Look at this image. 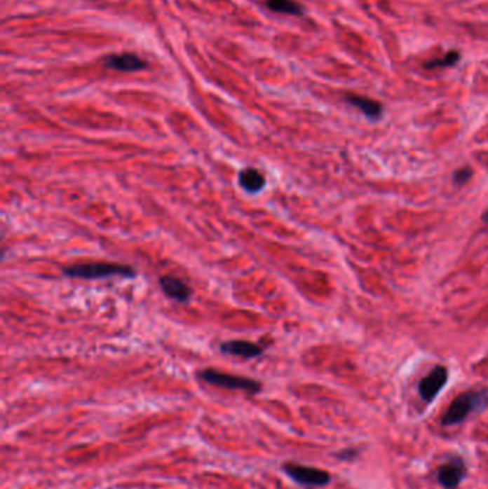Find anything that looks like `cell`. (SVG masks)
<instances>
[{
    "mask_svg": "<svg viewBox=\"0 0 488 489\" xmlns=\"http://www.w3.org/2000/svg\"><path fill=\"white\" fill-rule=\"evenodd\" d=\"M487 406H488V388L471 390V391L463 392L447 408L445 413L441 418V425L444 427L459 425L473 412L484 411Z\"/></svg>",
    "mask_w": 488,
    "mask_h": 489,
    "instance_id": "cell-1",
    "label": "cell"
},
{
    "mask_svg": "<svg viewBox=\"0 0 488 489\" xmlns=\"http://www.w3.org/2000/svg\"><path fill=\"white\" fill-rule=\"evenodd\" d=\"M65 275L81 279H100L109 276H125L133 277L136 272L128 266L112 262H85L65 268Z\"/></svg>",
    "mask_w": 488,
    "mask_h": 489,
    "instance_id": "cell-2",
    "label": "cell"
},
{
    "mask_svg": "<svg viewBox=\"0 0 488 489\" xmlns=\"http://www.w3.org/2000/svg\"><path fill=\"white\" fill-rule=\"evenodd\" d=\"M199 378L209 383V385L214 387H221L225 390H236V391H243L250 395H255L261 392L262 385L261 382L252 378L247 376H238L232 373H224L215 369H203L199 372Z\"/></svg>",
    "mask_w": 488,
    "mask_h": 489,
    "instance_id": "cell-3",
    "label": "cell"
},
{
    "mask_svg": "<svg viewBox=\"0 0 488 489\" xmlns=\"http://www.w3.org/2000/svg\"><path fill=\"white\" fill-rule=\"evenodd\" d=\"M283 471L304 488H321L331 482V475L320 468L306 467L295 462H285Z\"/></svg>",
    "mask_w": 488,
    "mask_h": 489,
    "instance_id": "cell-4",
    "label": "cell"
},
{
    "mask_svg": "<svg viewBox=\"0 0 488 489\" xmlns=\"http://www.w3.org/2000/svg\"><path fill=\"white\" fill-rule=\"evenodd\" d=\"M467 475V467L463 458L452 457L437 471L438 483L444 489H456Z\"/></svg>",
    "mask_w": 488,
    "mask_h": 489,
    "instance_id": "cell-5",
    "label": "cell"
},
{
    "mask_svg": "<svg viewBox=\"0 0 488 489\" xmlns=\"http://www.w3.org/2000/svg\"><path fill=\"white\" fill-rule=\"evenodd\" d=\"M448 380V371L445 366H435L421 382H420V395L426 402H433L440 391L445 387Z\"/></svg>",
    "mask_w": 488,
    "mask_h": 489,
    "instance_id": "cell-6",
    "label": "cell"
},
{
    "mask_svg": "<svg viewBox=\"0 0 488 489\" xmlns=\"http://www.w3.org/2000/svg\"><path fill=\"white\" fill-rule=\"evenodd\" d=\"M104 66L115 69L118 72H141L147 69V62L135 53H116L109 55L103 60Z\"/></svg>",
    "mask_w": 488,
    "mask_h": 489,
    "instance_id": "cell-7",
    "label": "cell"
},
{
    "mask_svg": "<svg viewBox=\"0 0 488 489\" xmlns=\"http://www.w3.org/2000/svg\"><path fill=\"white\" fill-rule=\"evenodd\" d=\"M221 351L225 352V354L235 355V357L251 359V358H255V357H259L264 352V349L259 345L252 343L250 340H239L238 339V340L224 342L221 345Z\"/></svg>",
    "mask_w": 488,
    "mask_h": 489,
    "instance_id": "cell-8",
    "label": "cell"
},
{
    "mask_svg": "<svg viewBox=\"0 0 488 489\" xmlns=\"http://www.w3.org/2000/svg\"><path fill=\"white\" fill-rule=\"evenodd\" d=\"M161 287L169 298L179 302H187L192 295V289L187 285V282H184L182 279L177 276H169V275L162 276Z\"/></svg>",
    "mask_w": 488,
    "mask_h": 489,
    "instance_id": "cell-9",
    "label": "cell"
},
{
    "mask_svg": "<svg viewBox=\"0 0 488 489\" xmlns=\"http://www.w3.org/2000/svg\"><path fill=\"white\" fill-rule=\"evenodd\" d=\"M345 100L351 104V106L361 111L365 116L370 119H379L382 116V106L374 99L360 96V95H346Z\"/></svg>",
    "mask_w": 488,
    "mask_h": 489,
    "instance_id": "cell-10",
    "label": "cell"
},
{
    "mask_svg": "<svg viewBox=\"0 0 488 489\" xmlns=\"http://www.w3.org/2000/svg\"><path fill=\"white\" fill-rule=\"evenodd\" d=\"M239 184L247 192L257 193L265 186V177L258 169L247 167L239 173Z\"/></svg>",
    "mask_w": 488,
    "mask_h": 489,
    "instance_id": "cell-11",
    "label": "cell"
},
{
    "mask_svg": "<svg viewBox=\"0 0 488 489\" xmlns=\"http://www.w3.org/2000/svg\"><path fill=\"white\" fill-rule=\"evenodd\" d=\"M266 8L275 13L290 15V16H302L304 8L295 2V0H266Z\"/></svg>",
    "mask_w": 488,
    "mask_h": 489,
    "instance_id": "cell-12",
    "label": "cell"
},
{
    "mask_svg": "<svg viewBox=\"0 0 488 489\" xmlns=\"http://www.w3.org/2000/svg\"><path fill=\"white\" fill-rule=\"evenodd\" d=\"M461 55L459 50H451L448 52L445 56H442V59H435V60H430L426 63L427 69H434V67H445V66H452L456 64L460 60Z\"/></svg>",
    "mask_w": 488,
    "mask_h": 489,
    "instance_id": "cell-13",
    "label": "cell"
},
{
    "mask_svg": "<svg viewBox=\"0 0 488 489\" xmlns=\"http://www.w3.org/2000/svg\"><path fill=\"white\" fill-rule=\"evenodd\" d=\"M473 177V170L470 167H461L454 173V182L456 185H464L467 184Z\"/></svg>",
    "mask_w": 488,
    "mask_h": 489,
    "instance_id": "cell-14",
    "label": "cell"
},
{
    "mask_svg": "<svg viewBox=\"0 0 488 489\" xmlns=\"http://www.w3.org/2000/svg\"><path fill=\"white\" fill-rule=\"evenodd\" d=\"M354 457H357V450L354 449H345L337 453V458L339 460H353Z\"/></svg>",
    "mask_w": 488,
    "mask_h": 489,
    "instance_id": "cell-15",
    "label": "cell"
},
{
    "mask_svg": "<svg viewBox=\"0 0 488 489\" xmlns=\"http://www.w3.org/2000/svg\"><path fill=\"white\" fill-rule=\"evenodd\" d=\"M482 221H484V222H487V223H488V212H485V214H484V215H482Z\"/></svg>",
    "mask_w": 488,
    "mask_h": 489,
    "instance_id": "cell-16",
    "label": "cell"
}]
</instances>
